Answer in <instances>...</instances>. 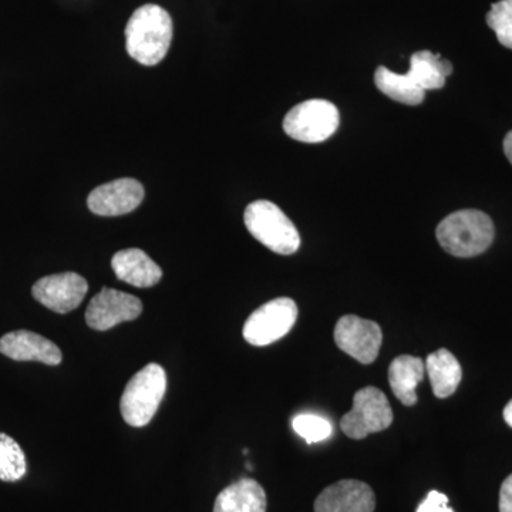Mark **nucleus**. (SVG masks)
I'll list each match as a JSON object with an SVG mask.
<instances>
[{"instance_id":"f257e3e1","label":"nucleus","mask_w":512,"mask_h":512,"mask_svg":"<svg viewBox=\"0 0 512 512\" xmlns=\"http://www.w3.org/2000/svg\"><path fill=\"white\" fill-rule=\"evenodd\" d=\"M173 40V20L167 10L157 5L138 8L128 20L126 47L128 55L144 66H156L167 56Z\"/></svg>"},{"instance_id":"f03ea898","label":"nucleus","mask_w":512,"mask_h":512,"mask_svg":"<svg viewBox=\"0 0 512 512\" xmlns=\"http://www.w3.org/2000/svg\"><path fill=\"white\" fill-rule=\"evenodd\" d=\"M437 241L444 251L457 258H473L493 244L495 229L487 214L478 210L453 212L440 222Z\"/></svg>"},{"instance_id":"b1692460","label":"nucleus","mask_w":512,"mask_h":512,"mask_svg":"<svg viewBox=\"0 0 512 512\" xmlns=\"http://www.w3.org/2000/svg\"><path fill=\"white\" fill-rule=\"evenodd\" d=\"M504 153L512 164V131L504 138Z\"/></svg>"},{"instance_id":"39448f33","label":"nucleus","mask_w":512,"mask_h":512,"mask_svg":"<svg viewBox=\"0 0 512 512\" xmlns=\"http://www.w3.org/2000/svg\"><path fill=\"white\" fill-rule=\"evenodd\" d=\"M339 111L328 100L303 101L284 120V130L293 140L316 144L328 140L339 127Z\"/></svg>"},{"instance_id":"393cba45","label":"nucleus","mask_w":512,"mask_h":512,"mask_svg":"<svg viewBox=\"0 0 512 512\" xmlns=\"http://www.w3.org/2000/svg\"><path fill=\"white\" fill-rule=\"evenodd\" d=\"M503 416L505 423H507L512 429V400L507 404V406H505Z\"/></svg>"},{"instance_id":"4468645a","label":"nucleus","mask_w":512,"mask_h":512,"mask_svg":"<svg viewBox=\"0 0 512 512\" xmlns=\"http://www.w3.org/2000/svg\"><path fill=\"white\" fill-rule=\"evenodd\" d=\"M111 268L120 281L136 288H151L163 278L160 266L138 248L117 252L111 259Z\"/></svg>"},{"instance_id":"4be33fe9","label":"nucleus","mask_w":512,"mask_h":512,"mask_svg":"<svg viewBox=\"0 0 512 512\" xmlns=\"http://www.w3.org/2000/svg\"><path fill=\"white\" fill-rule=\"evenodd\" d=\"M416 512H454L448 507V497L439 491H430Z\"/></svg>"},{"instance_id":"423d86ee","label":"nucleus","mask_w":512,"mask_h":512,"mask_svg":"<svg viewBox=\"0 0 512 512\" xmlns=\"http://www.w3.org/2000/svg\"><path fill=\"white\" fill-rule=\"evenodd\" d=\"M393 410L382 390L369 386L353 397V407L340 421L343 433L353 440H362L372 433L389 429Z\"/></svg>"},{"instance_id":"dca6fc26","label":"nucleus","mask_w":512,"mask_h":512,"mask_svg":"<svg viewBox=\"0 0 512 512\" xmlns=\"http://www.w3.org/2000/svg\"><path fill=\"white\" fill-rule=\"evenodd\" d=\"M424 365L420 357L403 355L396 357L389 367V383L394 396L404 404L412 407L417 403L416 389L423 382Z\"/></svg>"},{"instance_id":"a211bd4d","label":"nucleus","mask_w":512,"mask_h":512,"mask_svg":"<svg viewBox=\"0 0 512 512\" xmlns=\"http://www.w3.org/2000/svg\"><path fill=\"white\" fill-rule=\"evenodd\" d=\"M375 83L380 92L387 97L407 106H417L423 103L426 92L421 89L419 82L412 73H394L387 67H379L375 73Z\"/></svg>"},{"instance_id":"2eb2a0df","label":"nucleus","mask_w":512,"mask_h":512,"mask_svg":"<svg viewBox=\"0 0 512 512\" xmlns=\"http://www.w3.org/2000/svg\"><path fill=\"white\" fill-rule=\"evenodd\" d=\"M266 494L252 478H241L221 491L214 512H266Z\"/></svg>"},{"instance_id":"412c9836","label":"nucleus","mask_w":512,"mask_h":512,"mask_svg":"<svg viewBox=\"0 0 512 512\" xmlns=\"http://www.w3.org/2000/svg\"><path fill=\"white\" fill-rule=\"evenodd\" d=\"M293 430L309 444L328 440L333 433L332 424L315 414H299L292 421Z\"/></svg>"},{"instance_id":"0eeeda50","label":"nucleus","mask_w":512,"mask_h":512,"mask_svg":"<svg viewBox=\"0 0 512 512\" xmlns=\"http://www.w3.org/2000/svg\"><path fill=\"white\" fill-rule=\"evenodd\" d=\"M298 306L291 298H278L259 306L245 322L242 335L252 346H268L291 332Z\"/></svg>"},{"instance_id":"6e6552de","label":"nucleus","mask_w":512,"mask_h":512,"mask_svg":"<svg viewBox=\"0 0 512 512\" xmlns=\"http://www.w3.org/2000/svg\"><path fill=\"white\" fill-rule=\"evenodd\" d=\"M335 342L346 355L352 356L362 365L375 362L382 348V328L373 320L346 315L338 320Z\"/></svg>"},{"instance_id":"9d476101","label":"nucleus","mask_w":512,"mask_h":512,"mask_svg":"<svg viewBox=\"0 0 512 512\" xmlns=\"http://www.w3.org/2000/svg\"><path fill=\"white\" fill-rule=\"evenodd\" d=\"M89 284L76 272L45 276L33 285V298L56 313H69L79 308L86 298Z\"/></svg>"},{"instance_id":"aec40b11","label":"nucleus","mask_w":512,"mask_h":512,"mask_svg":"<svg viewBox=\"0 0 512 512\" xmlns=\"http://www.w3.org/2000/svg\"><path fill=\"white\" fill-rule=\"evenodd\" d=\"M487 25L494 30L498 42L512 49V0H500L491 6Z\"/></svg>"},{"instance_id":"1a4fd4ad","label":"nucleus","mask_w":512,"mask_h":512,"mask_svg":"<svg viewBox=\"0 0 512 512\" xmlns=\"http://www.w3.org/2000/svg\"><path fill=\"white\" fill-rule=\"evenodd\" d=\"M143 312V302L130 293L104 288L90 301L86 311L89 328L106 332L123 322L137 319Z\"/></svg>"},{"instance_id":"f3484780","label":"nucleus","mask_w":512,"mask_h":512,"mask_svg":"<svg viewBox=\"0 0 512 512\" xmlns=\"http://www.w3.org/2000/svg\"><path fill=\"white\" fill-rule=\"evenodd\" d=\"M426 370L433 386L434 396L447 399L456 393L458 384L463 379V370L453 353L440 349L427 357Z\"/></svg>"},{"instance_id":"f8f14e48","label":"nucleus","mask_w":512,"mask_h":512,"mask_svg":"<svg viewBox=\"0 0 512 512\" xmlns=\"http://www.w3.org/2000/svg\"><path fill=\"white\" fill-rule=\"evenodd\" d=\"M376 495L369 484L340 480L326 487L315 501V512H375Z\"/></svg>"},{"instance_id":"7ed1b4c3","label":"nucleus","mask_w":512,"mask_h":512,"mask_svg":"<svg viewBox=\"0 0 512 512\" xmlns=\"http://www.w3.org/2000/svg\"><path fill=\"white\" fill-rule=\"evenodd\" d=\"M165 392L167 375L157 363H150L131 377L120 402L121 416L128 426H147L156 416Z\"/></svg>"},{"instance_id":"5701e85b","label":"nucleus","mask_w":512,"mask_h":512,"mask_svg":"<svg viewBox=\"0 0 512 512\" xmlns=\"http://www.w3.org/2000/svg\"><path fill=\"white\" fill-rule=\"evenodd\" d=\"M500 512H512V474L501 485Z\"/></svg>"},{"instance_id":"9b49d317","label":"nucleus","mask_w":512,"mask_h":512,"mask_svg":"<svg viewBox=\"0 0 512 512\" xmlns=\"http://www.w3.org/2000/svg\"><path fill=\"white\" fill-rule=\"evenodd\" d=\"M144 200V187L133 178H120L90 192L87 207L101 217L130 214Z\"/></svg>"},{"instance_id":"20e7f679","label":"nucleus","mask_w":512,"mask_h":512,"mask_svg":"<svg viewBox=\"0 0 512 512\" xmlns=\"http://www.w3.org/2000/svg\"><path fill=\"white\" fill-rule=\"evenodd\" d=\"M244 221L249 234L275 254L292 255L301 247L298 229L274 202H252L245 210Z\"/></svg>"},{"instance_id":"6ab92c4d","label":"nucleus","mask_w":512,"mask_h":512,"mask_svg":"<svg viewBox=\"0 0 512 512\" xmlns=\"http://www.w3.org/2000/svg\"><path fill=\"white\" fill-rule=\"evenodd\" d=\"M26 470V456L18 441L0 433V481L15 483L25 477Z\"/></svg>"},{"instance_id":"ddd939ff","label":"nucleus","mask_w":512,"mask_h":512,"mask_svg":"<svg viewBox=\"0 0 512 512\" xmlns=\"http://www.w3.org/2000/svg\"><path fill=\"white\" fill-rule=\"evenodd\" d=\"M0 353L18 362H40L47 366L62 363V350L52 340L30 330H15L0 339Z\"/></svg>"}]
</instances>
